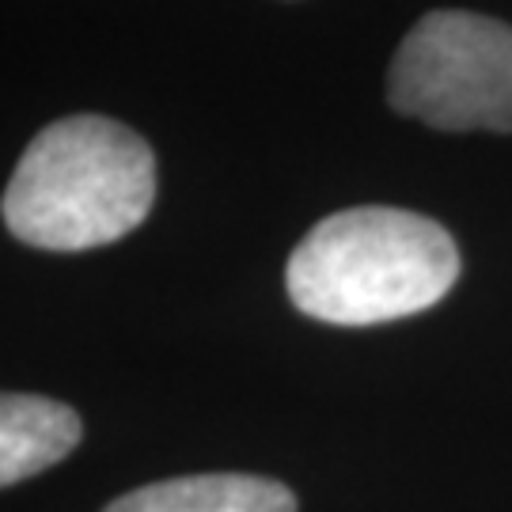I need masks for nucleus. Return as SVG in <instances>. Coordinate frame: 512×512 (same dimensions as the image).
Listing matches in <instances>:
<instances>
[{"mask_svg": "<svg viewBox=\"0 0 512 512\" xmlns=\"http://www.w3.org/2000/svg\"><path fill=\"white\" fill-rule=\"evenodd\" d=\"M387 99L433 129L512 133V27L478 12L421 16L395 50Z\"/></svg>", "mask_w": 512, "mask_h": 512, "instance_id": "3", "label": "nucleus"}, {"mask_svg": "<svg viewBox=\"0 0 512 512\" xmlns=\"http://www.w3.org/2000/svg\"><path fill=\"white\" fill-rule=\"evenodd\" d=\"M84 437L73 406L46 395L0 391V490L50 471Z\"/></svg>", "mask_w": 512, "mask_h": 512, "instance_id": "4", "label": "nucleus"}, {"mask_svg": "<svg viewBox=\"0 0 512 512\" xmlns=\"http://www.w3.org/2000/svg\"><path fill=\"white\" fill-rule=\"evenodd\" d=\"M103 512H296V497L262 475H183L122 494Z\"/></svg>", "mask_w": 512, "mask_h": 512, "instance_id": "5", "label": "nucleus"}, {"mask_svg": "<svg viewBox=\"0 0 512 512\" xmlns=\"http://www.w3.org/2000/svg\"><path fill=\"white\" fill-rule=\"evenodd\" d=\"M156 202V156L141 133L69 114L38 133L8 179L0 217L38 251H92L141 228Z\"/></svg>", "mask_w": 512, "mask_h": 512, "instance_id": "1", "label": "nucleus"}, {"mask_svg": "<svg viewBox=\"0 0 512 512\" xmlns=\"http://www.w3.org/2000/svg\"><path fill=\"white\" fill-rule=\"evenodd\" d=\"M459 277V251L437 220L361 205L300 239L285 285L296 311L330 327H376L433 308Z\"/></svg>", "mask_w": 512, "mask_h": 512, "instance_id": "2", "label": "nucleus"}]
</instances>
